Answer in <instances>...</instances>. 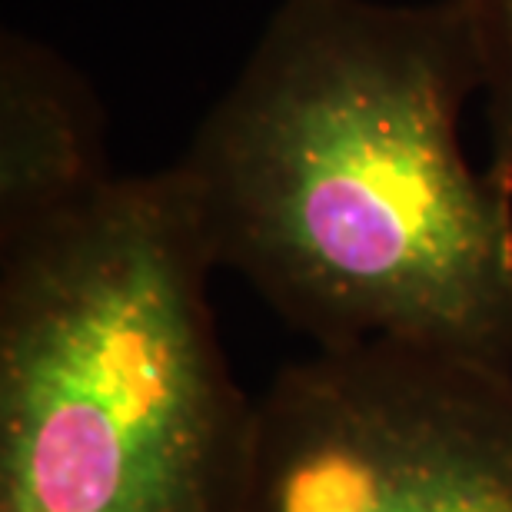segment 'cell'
<instances>
[{
  "label": "cell",
  "instance_id": "1",
  "mask_svg": "<svg viewBox=\"0 0 512 512\" xmlns=\"http://www.w3.org/2000/svg\"><path fill=\"white\" fill-rule=\"evenodd\" d=\"M473 97L466 0H280L173 160L217 270L316 350L512 370V197L463 150Z\"/></svg>",
  "mask_w": 512,
  "mask_h": 512
},
{
  "label": "cell",
  "instance_id": "4",
  "mask_svg": "<svg viewBox=\"0 0 512 512\" xmlns=\"http://www.w3.org/2000/svg\"><path fill=\"white\" fill-rule=\"evenodd\" d=\"M120 173L107 110L74 60L27 30L0 34V247L100 197Z\"/></svg>",
  "mask_w": 512,
  "mask_h": 512
},
{
  "label": "cell",
  "instance_id": "5",
  "mask_svg": "<svg viewBox=\"0 0 512 512\" xmlns=\"http://www.w3.org/2000/svg\"><path fill=\"white\" fill-rule=\"evenodd\" d=\"M483 50L486 173L512 197V0H466Z\"/></svg>",
  "mask_w": 512,
  "mask_h": 512
},
{
  "label": "cell",
  "instance_id": "3",
  "mask_svg": "<svg viewBox=\"0 0 512 512\" xmlns=\"http://www.w3.org/2000/svg\"><path fill=\"white\" fill-rule=\"evenodd\" d=\"M243 512H512V370L340 346L256 399Z\"/></svg>",
  "mask_w": 512,
  "mask_h": 512
},
{
  "label": "cell",
  "instance_id": "2",
  "mask_svg": "<svg viewBox=\"0 0 512 512\" xmlns=\"http://www.w3.org/2000/svg\"><path fill=\"white\" fill-rule=\"evenodd\" d=\"M180 170L0 247V512H243L256 399Z\"/></svg>",
  "mask_w": 512,
  "mask_h": 512
}]
</instances>
